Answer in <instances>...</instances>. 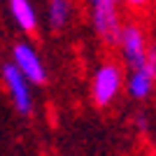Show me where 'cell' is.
<instances>
[{
    "mask_svg": "<svg viewBox=\"0 0 156 156\" xmlns=\"http://www.w3.org/2000/svg\"><path fill=\"white\" fill-rule=\"evenodd\" d=\"M124 89H126L124 63L103 61L96 65V70L91 75V98L98 107H110L121 96Z\"/></svg>",
    "mask_w": 156,
    "mask_h": 156,
    "instance_id": "1",
    "label": "cell"
},
{
    "mask_svg": "<svg viewBox=\"0 0 156 156\" xmlns=\"http://www.w3.org/2000/svg\"><path fill=\"white\" fill-rule=\"evenodd\" d=\"M151 156H156V137H154V142H151Z\"/></svg>",
    "mask_w": 156,
    "mask_h": 156,
    "instance_id": "12",
    "label": "cell"
},
{
    "mask_svg": "<svg viewBox=\"0 0 156 156\" xmlns=\"http://www.w3.org/2000/svg\"><path fill=\"white\" fill-rule=\"evenodd\" d=\"M12 63L19 68L33 84H44L47 82V68L40 51L30 42H16L12 47Z\"/></svg>",
    "mask_w": 156,
    "mask_h": 156,
    "instance_id": "5",
    "label": "cell"
},
{
    "mask_svg": "<svg viewBox=\"0 0 156 156\" xmlns=\"http://www.w3.org/2000/svg\"><path fill=\"white\" fill-rule=\"evenodd\" d=\"M154 89H156V77L144 65H140L135 70H128V75H126V93L133 100H137V103L147 100L154 93Z\"/></svg>",
    "mask_w": 156,
    "mask_h": 156,
    "instance_id": "6",
    "label": "cell"
},
{
    "mask_svg": "<svg viewBox=\"0 0 156 156\" xmlns=\"http://www.w3.org/2000/svg\"><path fill=\"white\" fill-rule=\"evenodd\" d=\"M149 37L144 28L137 23V21H124V28H121V35H119L117 42V51L121 56V63L128 70H135L147 61V51H149Z\"/></svg>",
    "mask_w": 156,
    "mask_h": 156,
    "instance_id": "3",
    "label": "cell"
},
{
    "mask_svg": "<svg viewBox=\"0 0 156 156\" xmlns=\"http://www.w3.org/2000/svg\"><path fill=\"white\" fill-rule=\"evenodd\" d=\"M9 14H12L14 23L21 28L23 33H35L40 26L37 9L33 5V0H7Z\"/></svg>",
    "mask_w": 156,
    "mask_h": 156,
    "instance_id": "7",
    "label": "cell"
},
{
    "mask_svg": "<svg viewBox=\"0 0 156 156\" xmlns=\"http://www.w3.org/2000/svg\"><path fill=\"white\" fill-rule=\"evenodd\" d=\"M72 0H47V26L51 30H65L72 21Z\"/></svg>",
    "mask_w": 156,
    "mask_h": 156,
    "instance_id": "8",
    "label": "cell"
},
{
    "mask_svg": "<svg viewBox=\"0 0 156 156\" xmlns=\"http://www.w3.org/2000/svg\"><path fill=\"white\" fill-rule=\"evenodd\" d=\"M86 9H89V21L96 37L107 47H117L121 28H124L119 2L117 0H86Z\"/></svg>",
    "mask_w": 156,
    "mask_h": 156,
    "instance_id": "2",
    "label": "cell"
},
{
    "mask_svg": "<svg viewBox=\"0 0 156 156\" xmlns=\"http://www.w3.org/2000/svg\"><path fill=\"white\" fill-rule=\"evenodd\" d=\"M121 2H124L128 9H144V7L149 5L151 0H121Z\"/></svg>",
    "mask_w": 156,
    "mask_h": 156,
    "instance_id": "10",
    "label": "cell"
},
{
    "mask_svg": "<svg viewBox=\"0 0 156 156\" xmlns=\"http://www.w3.org/2000/svg\"><path fill=\"white\" fill-rule=\"evenodd\" d=\"M117 2H121V0H117Z\"/></svg>",
    "mask_w": 156,
    "mask_h": 156,
    "instance_id": "13",
    "label": "cell"
},
{
    "mask_svg": "<svg viewBox=\"0 0 156 156\" xmlns=\"http://www.w3.org/2000/svg\"><path fill=\"white\" fill-rule=\"evenodd\" d=\"M0 79H2V86H5V91H7V96H9V100H12V105L21 114H30L33 105H35L33 103V82L12 61L2 65Z\"/></svg>",
    "mask_w": 156,
    "mask_h": 156,
    "instance_id": "4",
    "label": "cell"
},
{
    "mask_svg": "<svg viewBox=\"0 0 156 156\" xmlns=\"http://www.w3.org/2000/svg\"><path fill=\"white\" fill-rule=\"evenodd\" d=\"M144 68L156 77V44H149V51H147V61H144Z\"/></svg>",
    "mask_w": 156,
    "mask_h": 156,
    "instance_id": "9",
    "label": "cell"
},
{
    "mask_svg": "<svg viewBox=\"0 0 156 156\" xmlns=\"http://www.w3.org/2000/svg\"><path fill=\"white\" fill-rule=\"evenodd\" d=\"M135 124H140V128H142V130H147V119H144V117H140V119L135 121Z\"/></svg>",
    "mask_w": 156,
    "mask_h": 156,
    "instance_id": "11",
    "label": "cell"
}]
</instances>
